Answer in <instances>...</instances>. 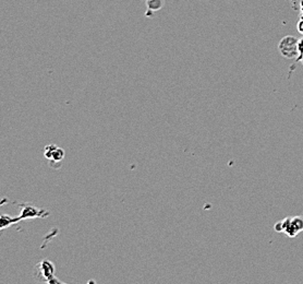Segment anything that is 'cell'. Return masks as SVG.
Listing matches in <instances>:
<instances>
[{
    "label": "cell",
    "instance_id": "1",
    "mask_svg": "<svg viewBox=\"0 0 303 284\" xmlns=\"http://www.w3.org/2000/svg\"><path fill=\"white\" fill-rule=\"evenodd\" d=\"M278 233H285L288 237H296L303 231V216H289L274 225Z\"/></svg>",
    "mask_w": 303,
    "mask_h": 284
},
{
    "label": "cell",
    "instance_id": "2",
    "mask_svg": "<svg viewBox=\"0 0 303 284\" xmlns=\"http://www.w3.org/2000/svg\"><path fill=\"white\" fill-rule=\"evenodd\" d=\"M56 267L51 261L45 259L37 263V266L34 268V278L35 280L43 283H48L50 279L55 277Z\"/></svg>",
    "mask_w": 303,
    "mask_h": 284
},
{
    "label": "cell",
    "instance_id": "3",
    "mask_svg": "<svg viewBox=\"0 0 303 284\" xmlns=\"http://www.w3.org/2000/svg\"><path fill=\"white\" fill-rule=\"evenodd\" d=\"M298 42L299 40H297L294 36H285L280 40V42L278 43V49L279 53L286 57V58H297L298 56L300 55L299 53V47H298Z\"/></svg>",
    "mask_w": 303,
    "mask_h": 284
},
{
    "label": "cell",
    "instance_id": "4",
    "mask_svg": "<svg viewBox=\"0 0 303 284\" xmlns=\"http://www.w3.org/2000/svg\"><path fill=\"white\" fill-rule=\"evenodd\" d=\"M20 205V220H30V219H36V218H40V219H45L49 216V212L46 209L43 208H37V206H35L33 204L30 203H21Z\"/></svg>",
    "mask_w": 303,
    "mask_h": 284
},
{
    "label": "cell",
    "instance_id": "5",
    "mask_svg": "<svg viewBox=\"0 0 303 284\" xmlns=\"http://www.w3.org/2000/svg\"><path fill=\"white\" fill-rule=\"evenodd\" d=\"M65 150L56 144H48L44 148V157L49 162L50 167H56L65 159Z\"/></svg>",
    "mask_w": 303,
    "mask_h": 284
},
{
    "label": "cell",
    "instance_id": "6",
    "mask_svg": "<svg viewBox=\"0 0 303 284\" xmlns=\"http://www.w3.org/2000/svg\"><path fill=\"white\" fill-rule=\"evenodd\" d=\"M21 220H20V216H10V215H7V214H2L1 216H0V229L1 230H4V229H8L9 226H11L15 223H18V222H20Z\"/></svg>",
    "mask_w": 303,
    "mask_h": 284
},
{
    "label": "cell",
    "instance_id": "7",
    "mask_svg": "<svg viewBox=\"0 0 303 284\" xmlns=\"http://www.w3.org/2000/svg\"><path fill=\"white\" fill-rule=\"evenodd\" d=\"M297 28H298V31H299V32H300L301 34H303V18H301V19L299 20V22H298Z\"/></svg>",
    "mask_w": 303,
    "mask_h": 284
},
{
    "label": "cell",
    "instance_id": "8",
    "mask_svg": "<svg viewBox=\"0 0 303 284\" xmlns=\"http://www.w3.org/2000/svg\"><path fill=\"white\" fill-rule=\"evenodd\" d=\"M298 47H299L300 55H303V38L300 39L299 42H298Z\"/></svg>",
    "mask_w": 303,
    "mask_h": 284
},
{
    "label": "cell",
    "instance_id": "9",
    "mask_svg": "<svg viewBox=\"0 0 303 284\" xmlns=\"http://www.w3.org/2000/svg\"><path fill=\"white\" fill-rule=\"evenodd\" d=\"M301 18H303V1L301 2Z\"/></svg>",
    "mask_w": 303,
    "mask_h": 284
},
{
    "label": "cell",
    "instance_id": "10",
    "mask_svg": "<svg viewBox=\"0 0 303 284\" xmlns=\"http://www.w3.org/2000/svg\"><path fill=\"white\" fill-rule=\"evenodd\" d=\"M58 284H67V283H64V282H59Z\"/></svg>",
    "mask_w": 303,
    "mask_h": 284
},
{
    "label": "cell",
    "instance_id": "11",
    "mask_svg": "<svg viewBox=\"0 0 303 284\" xmlns=\"http://www.w3.org/2000/svg\"><path fill=\"white\" fill-rule=\"evenodd\" d=\"M301 61H302V64H303V55H302V58H301Z\"/></svg>",
    "mask_w": 303,
    "mask_h": 284
}]
</instances>
